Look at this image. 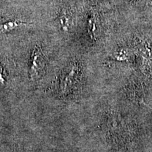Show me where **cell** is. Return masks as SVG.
I'll return each mask as SVG.
<instances>
[{"label":"cell","mask_w":152,"mask_h":152,"mask_svg":"<svg viewBox=\"0 0 152 152\" xmlns=\"http://www.w3.org/2000/svg\"><path fill=\"white\" fill-rule=\"evenodd\" d=\"M45 66V58L39 47H36L33 52L32 64L30 69V77L32 80H36L40 78L44 72Z\"/></svg>","instance_id":"cell-1"},{"label":"cell","mask_w":152,"mask_h":152,"mask_svg":"<svg viewBox=\"0 0 152 152\" xmlns=\"http://www.w3.org/2000/svg\"><path fill=\"white\" fill-rule=\"evenodd\" d=\"M79 68L76 64H74L70 68L69 71L65 74L61 81L60 89L62 94H66L71 90L75 83L78 73Z\"/></svg>","instance_id":"cell-2"},{"label":"cell","mask_w":152,"mask_h":152,"mask_svg":"<svg viewBox=\"0 0 152 152\" xmlns=\"http://www.w3.org/2000/svg\"><path fill=\"white\" fill-rule=\"evenodd\" d=\"M23 24H26V23L18 21V20H14V21H9L5 23L0 25V32L1 33H6L10 30H12L15 28L18 27L19 26H21Z\"/></svg>","instance_id":"cell-3"},{"label":"cell","mask_w":152,"mask_h":152,"mask_svg":"<svg viewBox=\"0 0 152 152\" xmlns=\"http://www.w3.org/2000/svg\"><path fill=\"white\" fill-rule=\"evenodd\" d=\"M4 78H3L2 74H1V68H0V83L4 84Z\"/></svg>","instance_id":"cell-4"}]
</instances>
